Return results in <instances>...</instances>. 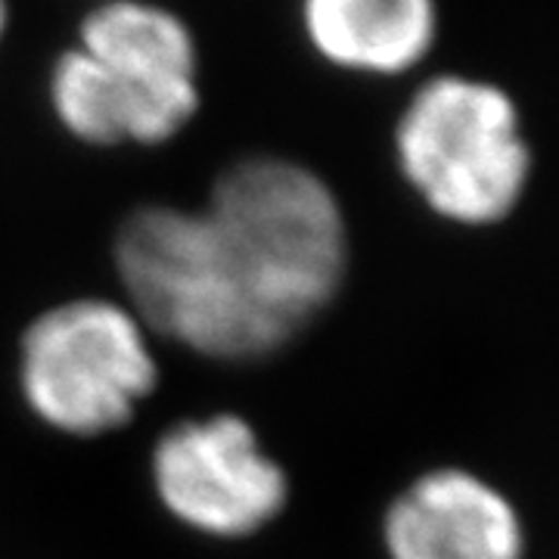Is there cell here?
<instances>
[{"label":"cell","mask_w":559,"mask_h":559,"mask_svg":"<svg viewBox=\"0 0 559 559\" xmlns=\"http://www.w3.org/2000/svg\"><path fill=\"white\" fill-rule=\"evenodd\" d=\"M230 264L293 333L336 296L348 230L333 187L308 165L246 156L221 171L205 202Z\"/></svg>","instance_id":"1"},{"label":"cell","mask_w":559,"mask_h":559,"mask_svg":"<svg viewBox=\"0 0 559 559\" xmlns=\"http://www.w3.org/2000/svg\"><path fill=\"white\" fill-rule=\"evenodd\" d=\"M153 476L171 516L218 538L259 532L289 498L286 473L234 414L168 429L153 454Z\"/></svg>","instance_id":"5"},{"label":"cell","mask_w":559,"mask_h":559,"mask_svg":"<svg viewBox=\"0 0 559 559\" xmlns=\"http://www.w3.org/2000/svg\"><path fill=\"white\" fill-rule=\"evenodd\" d=\"M75 44L134 100L140 146L175 140L200 116V40L178 10L156 0H100L81 16Z\"/></svg>","instance_id":"6"},{"label":"cell","mask_w":559,"mask_h":559,"mask_svg":"<svg viewBox=\"0 0 559 559\" xmlns=\"http://www.w3.org/2000/svg\"><path fill=\"white\" fill-rule=\"evenodd\" d=\"M301 38L323 66L404 79L439 47V0H299Z\"/></svg>","instance_id":"8"},{"label":"cell","mask_w":559,"mask_h":559,"mask_svg":"<svg viewBox=\"0 0 559 559\" xmlns=\"http://www.w3.org/2000/svg\"><path fill=\"white\" fill-rule=\"evenodd\" d=\"M47 103L62 131L87 146H140V119L124 94L79 44L66 47L47 72Z\"/></svg>","instance_id":"9"},{"label":"cell","mask_w":559,"mask_h":559,"mask_svg":"<svg viewBox=\"0 0 559 559\" xmlns=\"http://www.w3.org/2000/svg\"><path fill=\"white\" fill-rule=\"evenodd\" d=\"M159 380L140 320L112 301L50 308L22 336V392L69 436H100L134 417Z\"/></svg>","instance_id":"4"},{"label":"cell","mask_w":559,"mask_h":559,"mask_svg":"<svg viewBox=\"0 0 559 559\" xmlns=\"http://www.w3.org/2000/svg\"><path fill=\"white\" fill-rule=\"evenodd\" d=\"M116 267L140 318L205 358H261L296 336L242 286L202 209H134Z\"/></svg>","instance_id":"3"},{"label":"cell","mask_w":559,"mask_h":559,"mask_svg":"<svg viewBox=\"0 0 559 559\" xmlns=\"http://www.w3.org/2000/svg\"><path fill=\"white\" fill-rule=\"evenodd\" d=\"M392 559H522L513 503L463 469L417 479L385 513Z\"/></svg>","instance_id":"7"},{"label":"cell","mask_w":559,"mask_h":559,"mask_svg":"<svg viewBox=\"0 0 559 559\" xmlns=\"http://www.w3.org/2000/svg\"><path fill=\"white\" fill-rule=\"evenodd\" d=\"M395 162L429 212L460 227L507 221L532 178L516 97L491 79L439 72L419 81L395 121Z\"/></svg>","instance_id":"2"},{"label":"cell","mask_w":559,"mask_h":559,"mask_svg":"<svg viewBox=\"0 0 559 559\" xmlns=\"http://www.w3.org/2000/svg\"><path fill=\"white\" fill-rule=\"evenodd\" d=\"M7 28H10V0H0V44L7 38Z\"/></svg>","instance_id":"10"}]
</instances>
